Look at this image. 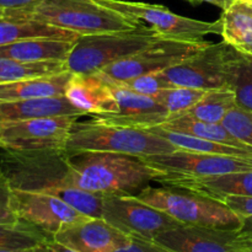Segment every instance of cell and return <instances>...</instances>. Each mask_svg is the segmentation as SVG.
I'll use <instances>...</instances> for the list:
<instances>
[{"mask_svg": "<svg viewBox=\"0 0 252 252\" xmlns=\"http://www.w3.org/2000/svg\"><path fill=\"white\" fill-rule=\"evenodd\" d=\"M65 38L78 41L80 34L29 17L20 10H9L0 17V47L29 38Z\"/></svg>", "mask_w": 252, "mask_h": 252, "instance_id": "20", "label": "cell"}, {"mask_svg": "<svg viewBox=\"0 0 252 252\" xmlns=\"http://www.w3.org/2000/svg\"><path fill=\"white\" fill-rule=\"evenodd\" d=\"M236 49L225 42L208 43L193 56L162 71L172 86L198 90L231 89Z\"/></svg>", "mask_w": 252, "mask_h": 252, "instance_id": "7", "label": "cell"}, {"mask_svg": "<svg viewBox=\"0 0 252 252\" xmlns=\"http://www.w3.org/2000/svg\"><path fill=\"white\" fill-rule=\"evenodd\" d=\"M12 209L17 218L41 229L52 238L66 226L90 218L63 199L39 192L12 189Z\"/></svg>", "mask_w": 252, "mask_h": 252, "instance_id": "13", "label": "cell"}, {"mask_svg": "<svg viewBox=\"0 0 252 252\" xmlns=\"http://www.w3.org/2000/svg\"><path fill=\"white\" fill-rule=\"evenodd\" d=\"M236 106L238 105L235 93L231 89H217L207 91L206 95L196 105L177 116L193 118L203 122L221 123L226 115Z\"/></svg>", "mask_w": 252, "mask_h": 252, "instance_id": "26", "label": "cell"}, {"mask_svg": "<svg viewBox=\"0 0 252 252\" xmlns=\"http://www.w3.org/2000/svg\"><path fill=\"white\" fill-rule=\"evenodd\" d=\"M0 252H48V244L37 246V248L24 249V250H0Z\"/></svg>", "mask_w": 252, "mask_h": 252, "instance_id": "39", "label": "cell"}, {"mask_svg": "<svg viewBox=\"0 0 252 252\" xmlns=\"http://www.w3.org/2000/svg\"><path fill=\"white\" fill-rule=\"evenodd\" d=\"M102 218L130 238L154 241L158 235L182 225L169 214L140 201L134 194H106Z\"/></svg>", "mask_w": 252, "mask_h": 252, "instance_id": "9", "label": "cell"}, {"mask_svg": "<svg viewBox=\"0 0 252 252\" xmlns=\"http://www.w3.org/2000/svg\"><path fill=\"white\" fill-rule=\"evenodd\" d=\"M155 243L172 252H245L239 230L180 225L161 233Z\"/></svg>", "mask_w": 252, "mask_h": 252, "instance_id": "14", "label": "cell"}, {"mask_svg": "<svg viewBox=\"0 0 252 252\" xmlns=\"http://www.w3.org/2000/svg\"><path fill=\"white\" fill-rule=\"evenodd\" d=\"M207 43L158 38L143 51L110 64L98 74L110 83H120L144 74L159 73L193 56Z\"/></svg>", "mask_w": 252, "mask_h": 252, "instance_id": "10", "label": "cell"}, {"mask_svg": "<svg viewBox=\"0 0 252 252\" xmlns=\"http://www.w3.org/2000/svg\"><path fill=\"white\" fill-rule=\"evenodd\" d=\"M130 19L149 24L159 38L185 42H203L207 34H220V21L208 22L185 17L161 5L126 0H96Z\"/></svg>", "mask_w": 252, "mask_h": 252, "instance_id": "8", "label": "cell"}, {"mask_svg": "<svg viewBox=\"0 0 252 252\" xmlns=\"http://www.w3.org/2000/svg\"><path fill=\"white\" fill-rule=\"evenodd\" d=\"M0 175L12 189L52 194L90 218L102 217L103 196L74 185L66 150L2 149Z\"/></svg>", "mask_w": 252, "mask_h": 252, "instance_id": "1", "label": "cell"}, {"mask_svg": "<svg viewBox=\"0 0 252 252\" xmlns=\"http://www.w3.org/2000/svg\"><path fill=\"white\" fill-rule=\"evenodd\" d=\"M69 164L74 185L101 196H135L150 181L159 182L162 177L160 170L148 165L140 158L116 153H74L69 154Z\"/></svg>", "mask_w": 252, "mask_h": 252, "instance_id": "2", "label": "cell"}, {"mask_svg": "<svg viewBox=\"0 0 252 252\" xmlns=\"http://www.w3.org/2000/svg\"><path fill=\"white\" fill-rule=\"evenodd\" d=\"M231 90L235 93L236 105L252 112V57L236 51Z\"/></svg>", "mask_w": 252, "mask_h": 252, "instance_id": "30", "label": "cell"}, {"mask_svg": "<svg viewBox=\"0 0 252 252\" xmlns=\"http://www.w3.org/2000/svg\"><path fill=\"white\" fill-rule=\"evenodd\" d=\"M20 220L12 209V189L2 175H0V224Z\"/></svg>", "mask_w": 252, "mask_h": 252, "instance_id": "34", "label": "cell"}, {"mask_svg": "<svg viewBox=\"0 0 252 252\" xmlns=\"http://www.w3.org/2000/svg\"><path fill=\"white\" fill-rule=\"evenodd\" d=\"M64 115L85 116V113L71 105L70 101L65 96L1 101L0 102V125L31 120V118L53 117V116Z\"/></svg>", "mask_w": 252, "mask_h": 252, "instance_id": "19", "label": "cell"}, {"mask_svg": "<svg viewBox=\"0 0 252 252\" xmlns=\"http://www.w3.org/2000/svg\"><path fill=\"white\" fill-rule=\"evenodd\" d=\"M41 0H0V9L2 10H25L31 9Z\"/></svg>", "mask_w": 252, "mask_h": 252, "instance_id": "36", "label": "cell"}, {"mask_svg": "<svg viewBox=\"0 0 252 252\" xmlns=\"http://www.w3.org/2000/svg\"><path fill=\"white\" fill-rule=\"evenodd\" d=\"M83 116L53 117L7 122L0 125V148L11 150H66L75 122Z\"/></svg>", "mask_w": 252, "mask_h": 252, "instance_id": "11", "label": "cell"}, {"mask_svg": "<svg viewBox=\"0 0 252 252\" xmlns=\"http://www.w3.org/2000/svg\"><path fill=\"white\" fill-rule=\"evenodd\" d=\"M7 11H9V10L0 9V17H2V16H5V15H7Z\"/></svg>", "mask_w": 252, "mask_h": 252, "instance_id": "41", "label": "cell"}, {"mask_svg": "<svg viewBox=\"0 0 252 252\" xmlns=\"http://www.w3.org/2000/svg\"><path fill=\"white\" fill-rule=\"evenodd\" d=\"M140 201L169 214L182 225L240 230L241 220L224 202L180 187H152L138 194Z\"/></svg>", "mask_w": 252, "mask_h": 252, "instance_id": "5", "label": "cell"}, {"mask_svg": "<svg viewBox=\"0 0 252 252\" xmlns=\"http://www.w3.org/2000/svg\"><path fill=\"white\" fill-rule=\"evenodd\" d=\"M48 252H75V251L70 250V249L61 245V244L56 243L54 240H51L48 243Z\"/></svg>", "mask_w": 252, "mask_h": 252, "instance_id": "38", "label": "cell"}, {"mask_svg": "<svg viewBox=\"0 0 252 252\" xmlns=\"http://www.w3.org/2000/svg\"><path fill=\"white\" fill-rule=\"evenodd\" d=\"M241 220L240 234L246 239H252V197L225 196L220 199Z\"/></svg>", "mask_w": 252, "mask_h": 252, "instance_id": "33", "label": "cell"}, {"mask_svg": "<svg viewBox=\"0 0 252 252\" xmlns=\"http://www.w3.org/2000/svg\"><path fill=\"white\" fill-rule=\"evenodd\" d=\"M53 240L75 252H115L129 245L132 238L101 217L66 226Z\"/></svg>", "mask_w": 252, "mask_h": 252, "instance_id": "16", "label": "cell"}, {"mask_svg": "<svg viewBox=\"0 0 252 252\" xmlns=\"http://www.w3.org/2000/svg\"><path fill=\"white\" fill-rule=\"evenodd\" d=\"M68 70L65 62H21L0 57V84L12 83L22 79L51 75Z\"/></svg>", "mask_w": 252, "mask_h": 252, "instance_id": "28", "label": "cell"}, {"mask_svg": "<svg viewBox=\"0 0 252 252\" xmlns=\"http://www.w3.org/2000/svg\"><path fill=\"white\" fill-rule=\"evenodd\" d=\"M161 127L175 132L186 133V134L194 135V137L203 138V139L212 140V142L221 143V144L233 145V147L244 148V149H252L241 140H239L223 123H211L203 121L193 120V118L177 117L170 118L169 121L161 125Z\"/></svg>", "mask_w": 252, "mask_h": 252, "instance_id": "25", "label": "cell"}, {"mask_svg": "<svg viewBox=\"0 0 252 252\" xmlns=\"http://www.w3.org/2000/svg\"><path fill=\"white\" fill-rule=\"evenodd\" d=\"M120 85L125 86V88L129 89V90L134 91V93L142 94V95L147 96H157L159 91L162 89L169 88V81L164 76L162 71L159 73H150L144 74V75L135 76V78L128 79V80L120 81Z\"/></svg>", "mask_w": 252, "mask_h": 252, "instance_id": "32", "label": "cell"}, {"mask_svg": "<svg viewBox=\"0 0 252 252\" xmlns=\"http://www.w3.org/2000/svg\"><path fill=\"white\" fill-rule=\"evenodd\" d=\"M175 150L179 149L150 130L112 125L94 117L88 122H75L66 145L69 154L100 152L138 158L169 154Z\"/></svg>", "mask_w": 252, "mask_h": 252, "instance_id": "3", "label": "cell"}, {"mask_svg": "<svg viewBox=\"0 0 252 252\" xmlns=\"http://www.w3.org/2000/svg\"><path fill=\"white\" fill-rule=\"evenodd\" d=\"M159 37L143 25L134 31L80 36L65 64L71 73H98L110 64L134 56Z\"/></svg>", "mask_w": 252, "mask_h": 252, "instance_id": "6", "label": "cell"}, {"mask_svg": "<svg viewBox=\"0 0 252 252\" xmlns=\"http://www.w3.org/2000/svg\"><path fill=\"white\" fill-rule=\"evenodd\" d=\"M140 159L162 172V177L159 180L160 184L167 180L182 177L219 176L230 172L252 170V161L250 160L189 150H175L169 154L150 155Z\"/></svg>", "mask_w": 252, "mask_h": 252, "instance_id": "12", "label": "cell"}, {"mask_svg": "<svg viewBox=\"0 0 252 252\" xmlns=\"http://www.w3.org/2000/svg\"><path fill=\"white\" fill-rule=\"evenodd\" d=\"M221 123L239 140L252 148V112L236 106L226 115Z\"/></svg>", "mask_w": 252, "mask_h": 252, "instance_id": "31", "label": "cell"}, {"mask_svg": "<svg viewBox=\"0 0 252 252\" xmlns=\"http://www.w3.org/2000/svg\"><path fill=\"white\" fill-rule=\"evenodd\" d=\"M244 239H245V252H252V239H246V238Z\"/></svg>", "mask_w": 252, "mask_h": 252, "instance_id": "40", "label": "cell"}, {"mask_svg": "<svg viewBox=\"0 0 252 252\" xmlns=\"http://www.w3.org/2000/svg\"><path fill=\"white\" fill-rule=\"evenodd\" d=\"M110 84L120 106V111L117 113L93 116L94 118L112 125L139 129H149L157 126H161L170 118L166 108L155 96L134 93L117 83Z\"/></svg>", "mask_w": 252, "mask_h": 252, "instance_id": "15", "label": "cell"}, {"mask_svg": "<svg viewBox=\"0 0 252 252\" xmlns=\"http://www.w3.org/2000/svg\"><path fill=\"white\" fill-rule=\"evenodd\" d=\"M75 42L53 37L22 39L0 47V57L21 62H65Z\"/></svg>", "mask_w": 252, "mask_h": 252, "instance_id": "21", "label": "cell"}, {"mask_svg": "<svg viewBox=\"0 0 252 252\" xmlns=\"http://www.w3.org/2000/svg\"><path fill=\"white\" fill-rule=\"evenodd\" d=\"M64 96L85 115H107L120 111L111 84L98 73L71 74Z\"/></svg>", "mask_w": 252, "mask_h": 252, "instance_id": "17", "label": "cell"}, {"mask_svg": "<svg viewBox=\"0 0 252 252\" xmlns=\"http://www.w3.org/2000/svg\"><path fill=\"white\" fill-rule=\"evenodd\" d=\"M219 21L223 42L252 57V0H233Z\"/></svg>", "mask_w": 252, "mask_h": 252, "instance_id": "23", "label": "cell"}, {"mask_svg": "<svg viewBox=\"0 0 252 252\" xmlns=\"http://www.w3.org/2000/svg\"><path fill=\"white\" fill-rule=\"evenodd\" d=\"M71 74L70 70H65L51 75L0 84V102L64 96Z\"/></svg>", "mask_w": 252, "mask_h": 252, "instance_id": "22", "label": "cell"}, {"mask_svg": "<svg viewBox=\"0 0 252 252\" xmlns=\"http://www.w3.org/2000/svg\"><path fill=\"white\" fill-rule=\"evenodd\" d=\"M20 11L80 36L134 31L143 26L139 20L127 17L96 0H41L31 9Z\"/></svg>", "mask_w": 252, "mask_h": 252, "instance_id": "4", "label": "cell"}, {"mask_svg": "<svg viewBox=\"0 0 252 252\" xmlns=\"http://www.w3.org/2000/svg\"><path fill=\"white\" fill-rule=\"evenodd\" d=\"M165 186L180 187L220 201L225 196L252 197V170L208 177H182L162 182Z\"/></svg>", "mask_w": 252, "mask_h": 252, "instance_id": "18", "label": "cell"}, {"mask_svg": "<svg viewBox=\"0 0 252 252\" xmlns=\"http://www.w3.org/2000/svg\"><path fill=\"white\" fill-rule=\"evenodd\" d=\"M115 252H172L169 249L159 245L155 241L144 240L139 238H132L129 245L120 249Z\"/></svg>", "mask_w": 252, "mask_h": 252, "instance_id": "35", "label": "cell"}, {"mask_svg": "<svg viewBox=\"0 0 252 252\" xmlns=\"http://www.w3.org/2000/svg\"><path fill=\"white\" fill-rule=\"evenodd\" d=\"M206 93L207 91L204 90L186 88V86H169L159 91L155 97L166 108L170 118H172L189 110L206 95Z\"/></svg>", "mask_w": 252, "mask_h": 252, "instance_id": "29", "label": "cell"}, {"mask_svg": "<svg viewBox=\"0 0 252 252\" xmlns=\"http://www.w3.org/2000/svg\"><path fill=\"white\" fill-rule=\"evenodd\" d=\"M148 130L166 139L179 150H189V152H197L212 155H223V157L238 158V159L252 161V149H244V148L212 142V140L194 137V135L186 134V133L175 132V130L167 129L161 126L149 128Z\"/></svg>", "mask_w": 252, "mask_h": 252, "instance_id": "24", "label": "cell"}, {"mask_svg": "<svg viewBox=\"0 0 252 252\" xmlns=\"http://www.w3.org/2000/svg\"><path fill=\"white\" fill-rule=\"evenodd\" d=\"M52 236L24 220L0 224V250H24L48 244Z\"/></svg>", "mask_w": 252, "mask_h": 252, "instance_id": "27", "label": "cell"}, {"mask_svg": "<svg viewBox=\"0 0 252 252\" xmlns=\"http://www.w3.org/2000/svg\"><path fill=\"white\" fill-rule=\"evenodd\" d=\"M192 4H199V2H208V4L216 5V6L220 7L221 10H225L229 5L233 2V0H189Z\"/></svg>", "mask_w": 252, "mask_h": 252, "instance_id": "37", "label": "cell"}]
</instances>
